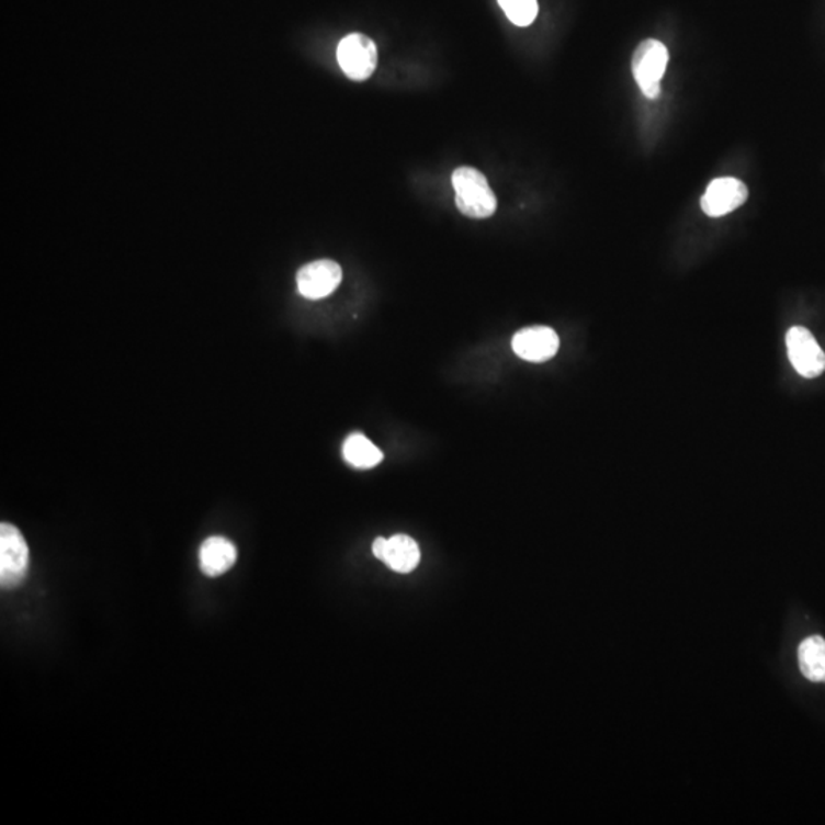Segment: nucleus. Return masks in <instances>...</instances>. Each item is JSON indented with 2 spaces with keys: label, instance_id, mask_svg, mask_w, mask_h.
I'll use <instances>...</instances> for the list:
<instances>
[{
  "label": "nucleus",
  "instance_id": "6e6552de",
  "mask_svg": "<svg viewBox=\"0 0 825 825\" xmlns=\"http://www.w3.org/2000/svg\"><path fill=\"white\" fill-rule=\"evenodd\" d=\"M341 267L332 260H317L307 263L297 274L300 294L309 300H320L332 294L340 286Z\"/></svg>",
  "mask_w": 825,
  "mask_h": 825
},
{
  "label": "nucleus",
  "instance_id": "20e7f679",
  "mask_svg": "<svg viewBox=\"0 0 825 825\" xmlns=\"http://www.w3.org/2000/svg\"><path fill=\"white\" fill-rule=\"evenodd\" d=\"M337 58L350 80H368L377 65L376 43L361 33L349 34L338 45Z\"/></svg>",
  "mask_w": 825,
  "mask_h": 825
},
{
  "label": "nucleus",
  "instance_id": "7ed1b4c3",
  "mask_svg": "<svg viewBox=\"0 0 825 825\" xmlns=\"http://www.w3.org/2000/svg\"><path fill=\"white\" fill-rule=\"evenodd\" d=\"M30 551L22 532L13 524H0V583L11 589L29 574Z\"/></svg>",
  "mask_w": 825,
  "mask_h": 825
},
{
  "label": "nucleus",
  "instance_id": "9b49d317",
  "mask_svg": "<svg viewBox=\"0 0 825 825\" xmlns=\"http://www.w3.org/2000/svg\"><path fill=\"white\" fill-rule=\"evenodd\" d=\"M801 673L812 682L825 683V640L821 636L807 637L798 649Z\"/></svg>",
  "mask_w": 825,
  "mask_h": 825
},
{
  "label": "nucleus",
  "instance_id": "39448f33",
  "mask_svg": "<svg viewBox=\"0 0 825 825\" xmlns=\"http://www.w3.org/2000/svg\"><path fill=\"white\" fill-rule=\"evenodd\" d=\"M788 355L793 369L801 376L813 380L823 375L825 371V353L811 330L795 326L786 335Z\"/></svg>",
  "mask_w": 825,
  "mask_h": 825
},
{
  "label": "nucleus",
  "instance_id": "9d476101",
  "mask_svg": "<svg viewBox=\"0 0 825 825\" xmlns=\"http://www.w3.org/2000/svg\"><path fill=\"white\" fill-rule=\"evenodd\" d=\"M419 562V546L411 536L399 534L388 539L384 563L392 570L399 572V574H410L418 567Z\"/></svg>",
  "mask_w": 825,
  "mask_h": 825
},
{
  "label": "nucleus",
  "instance_id": "1a4fd4ad",
  "mask_svg": "<svg viewBox=\"0 0 825 825\" xmlns=\"http://www.w3.org/2000/svg\"><path fill=\"white\" fill-rule=\"evenodd\" d=\"M237 549L224 536H210L200 551L201 569L208 577H221L235 566Z\"/></svg>",
  "mask_w": 825,
  "mask_h": 825
},
{
  "label": "nucleus",
  "instance_id": "f8f14e48",
  "mask_svg": "<svg viewBox=\"0 0 825 825\" xmlns=\"http://www.w3.org/2000/svg\"><path fill=\"white\" fill-rule=\"evenodd\" d=\"M346 462L355 468L371 470L383 462L384 455L375 443L369 441L364 434H350L342 445Z\"/></svg>",
  "mask_w": 825,
  "mask_h": 825
},
{
  "label": "nucleus",
  "instance_id": "0eeeda50",
  "mask_svg": "<svg viewBox=\"0 0 825 825\" xmlns=\"http://www.w3.org/2000/svg\"><path fill=\"white\" fill-rule=\"evenodd\" d=\"M560 349L558 334L547 326H532L513 335L512 350L529 363H546Z\"/></svg>",
  "mask_w": 825,
  "mask_h": 825
},
{
  "label": "nucleus",
  "instance_id": "4468645a",
  "mask_svg": "<svg viewBox=\"0 0 825 825\" xmlns=\"http://www.w3.org/2000/svg\"><path fill=\"white\" fill-rule=\"evenodd\" d=\"M387 539H383V536H380V539H376L373 541V555L376 556L377 560H381V562H384L385 551H387Z\"/></svg>",
  "mask_w": 825,
  "mask_h": 825
},
{
  "label": "nucleus",
  "instance_id": "f03ea898",
  "mask_svg": "<svg viewBox=\"0 0 825 825\" xmlns=\"http://www.w3.org/2000/svg\"><path fill=\"white\" fill-rule=\"evenodd\" d=\"M669 53L664 43L648 38L640 43L632 58L634 80L649 100L659 99L662 79L667 71Z\"/></svg>",
  "mask_w": 825,
  "mask_h": 825
},
{
  "label": "nucleus",
  "instance_id": "ddd939ff",
  "mask_svg": "<svg viewBox=\"0 0 825 825\" xmlns=\"http://www.w3.org/2000/svg\"><path fill=\"white\" fill-rule=\"evenodd\" d=\"M506 18L517 26H529L539 15L536 0H498Z\"/></svg>",
  "mask_w": 825,
  "mask_h": 825
},
{
  "label": "nucleus",
  "instance_id": "f257e3e1",
  "mask_svg": "<svg viewBox=\"0 0 825 825\" xmlns=\"http://www.w3.org/2000/svg\"><path fill=\"white\" fill-rule=\"evenodd\" d=\"M455 205L471 219H488L497 210V197L485 174L473 167H459L453 173Z\"/></svg>",
  "mask_w": 825,
  "mask_h": 825
},
{
  "label": "nucleus",
  "instance_id": "423d86ee",
  "mask_svg": "<svg viewBox=\"0 0 825 825\" xmlns=\"http://www.w3.org/2000/svg\"><path fill=\"white\" fill-rule=\"evenodd\" d=\"M749 190L737 178H717L707 187L700 206L710 217H723L745 205Z\"/></svg>",
  "mask_w": 825,
  "mask_h": 825
}]
</instances>
